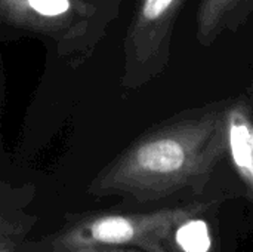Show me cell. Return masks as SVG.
Wrapping results in <instances>:
<instances>
[{"mask_svg":"<svg viewBox=\"0 0 253 252\" xmlns=\"http://www.w3.org/2000/svg\"><path fill=\"white\" fill-rule=\"evenodd\" d=\"M218 202H191L147 212H90L40 239L25 241L19 252H64L86 248H136L144 252H176L175 230L190 217L209 214Z\"/></svg>","mask_w":253,"mask_h":252,"instance_id":"7a4b0ae2","label":"cell"},{"mask_svg":"<svg viewBox=\"0 0 253 252\" xmlns=\"http://www.w3.org/2000/svg\"><path fill=\"white\" fill-rule=\"evenodd\" d=\"M64 252H144L136 248H86V250H71Z\"/></svg>","mask_w":253,"mask_h":252,"instance_id":"9c48e42d","label":"cell"},{"mask_svg":"<svg viewBox=\"0 0 253 252\" xmlns=\"http://www.w3.org/2000/svg\"><path fill=\"white\" fill-rule=\"evenodd\" d=\"M227 100L185 110L130 143L90 181L93 198L156 202L191 189L200 195L225 157Z\"/></svg>","mask_w":253,"mask_h":252,"instance_id":"6da1fadb","label":"cell"},{"mask_svg":"<svg viewBox=\"0 0 253 252\" xmlns=\"http://www.w3.org/2000/svg\"><path fill=\"white\" fill-rule=\"evenodd\" d=\"M203 215L190 217L182 221L173 236L176 252H208L212 245V235Z\"/></svg>","mask_w":253,"mask_h":252,"instance_id":"ba28073f","label":"cell"},{"mask_svg":"<svg viewBox=\"0 0 253 252\" xmlns=\"http://www.w3.org/2000/svg\"><path fill=\"white\" fill-rule=\"evenodd\" d=\"M96 6L87 0H0V22L52 37H82Z\"/></svg>","mask_w":253,"mask_h":252,"instance_id":"277c9868","label":"cell"},{"mask_svg":"<svg viewBox=\"0 0 253 252\" xmlns=\"http://www.w3.org/2000/svg\"><path fill=\"white\" fill-rule=\"evenodd\" d=\"M31 196L27 190L0 187V252H19L37 224V215L28 211Z\"/></svg>","mask_w":253,"mask_h":252,"instance_id":"8992f818","label":"cell"},{"mask_svg":"<svg viewBox=\"0 0 253 252\" xmlns=\"http://www.w3.org/2000/svg\"><path fill=\"white\" fill-rule=\"evenodd\" d=\"M253 0H200L196 37L202 46H211L222 33L236 31L246 22Z\"/></svg>","mask_w":253,"mask_h":252,"instance_id":"52a82bcc","label":"cell"},{"mask_svg":"<svg viewBox=\"0 0 253 252\" xmlns=\"http://www.w3.org/2000/svg\"><path fill=\"white\" fill-rule=\"evenodd\" d=\"M184 3L185 0H139L123 43L122 83L126 88L138 89L165 71Z\"/></svg>","mask_w":253,"mask_h":252,"instance_id":"3957f363","label":"cell"},{"mask_svg":"<svg viewBox=\"0 0 253 252\" xmlns=\"http://www.w3.org/2000/svg\"><path fill=\"white\" fill-rule=\"evenodd\" d=\"M225 149V156L230 157L231 166L251 201L253 195V120L249 91L234 100H227Z\"/></svg>","mask_w":253,"mask_h":252,"instance_id":"5b68a950","label":"cell"}]
</instances>
